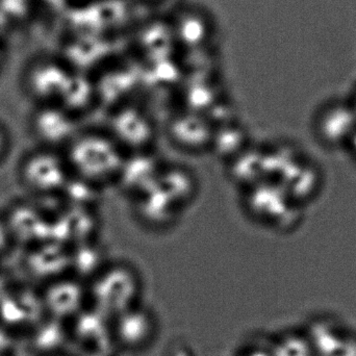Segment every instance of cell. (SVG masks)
Instances as JSON below:
<instances>
[{
  "instance_id": "6da1fadb",
  "label": "cell",
  "mask_w": 356,
  "mask_h": 356,
  "mask_svg": "<svg viewBox=\"0 0 356 356\" xmlns=\"http://www.w3.org/2000/svg\"><path fill=\"white\" fill-rule=\"evenodd\" d=\"M156 332L158 323L144 309L131 307L111 321L112 342L127 353H137L149 346Z\"/></svg>"
},
{
  "instance_id": "7a4b0ae2",
  "label": "cell",
  "mask_w": 356,
  "mask_h": 356,
  "mask_svg": "<svg viewBox=\"0 0 356 356\" xmlns=\"http://www.w3.org/2000/svg\"><path fill=\"white\" fill-rule=\"evenodd\" d=\"M19 177L25 188L42 194L54 190L60 181V166L46 148L31 152L21 162Z\"/></svg>"
},
{
  "instance_id": "3957f363",
  "label": "cell",
  "mask_w": 356,
  "mask_h": 356,
  "mask_svg": "<svg viewBox=\"0 0 356 356\" xmlns=\"http://www.w3.org/2000/svg\"><path fill=\"white\" fill-rule=\"evenodd\" d=\"M41 298L44 311L50 319L65 322L81 313V292L71 284H54L45 291Z\"/></svg>"
},
{
  "instance_id": "277c9868",
  "label": "cell",
  "mask_w": 356,
  "mask_h": 356,
  "mask_svg": "<svg viewBox=\"0 0 356 356\" xmlns=\"http://www.w3.org/2000/svg\"><path fill=\"white\" fill-rule=\"evenodd\" d=\"M63 322L50 319L49 321H41L33 332L31 343L35 350L42 355H56L58 347H60L66 340V332L62 326Z\"/></svg>"
},
{
  "instance_id": "5b68a950",
  "label": "cell",
  "mask_w": 356,
  "mask_h": 356,
  "mask_svg": "<svg viewBox=\"0 0 356 356\" xmlns=\"http://www.w3.org/2000/svg\"><path fill=\"white\" fill-rule=\"evenodd\" d=\"M272 356H314L315 349L309 337L300 334H284L271 349Z\"/></svg>"
},
{
  "instance_id": "8992f818",
  "label": "cell",
  "mask_w": 356,
  "mask_h": 356,
  "mask_svg": "<svg viewBox=\"0 0 356 356\" xmlns=\"http://www.w3.org/2000/svg\"><path fill=\"white\" fill-rule=\"evenodd\" d=\"M12 240L10 230H8V225H6V220L0 218V252L6 250L8 246V241Z\"/></svg>"
},
{
  "instance_id": "52a82bcc",
  "label": "cell",
  "mask_w": 356,
  "mask_h": 356,
  "mask_svg": "<svg viewBox=\"0 0 356 356\" xmlns=\"http://www.w3.org/2000/svg\"><path fill=\"white\" fill-rule=\"evenodd\" d=\"M8 138L6 129L0 125V160L6 152L8 147Z\"/></svg>"
},
{
  "instance_id": "ba28073f",
  "label": "cell",
  "mask_w": 356,
  "mask_h": 356,
  "mask_svg": "<svg viewBox=\"0 0 356 356\" xmlns=\"http://www.w3.org/2000/svg\"><path fill=\"white\" fill-rule=\"evenodd\" d=\"M245 356H272L271 350H253Z\"/></svg>"
},
{
  "instance_id": "9c48e42d",
  "label": "cell",
  "mask_w": 356,
  "mask_h": 356,
  "mask_svg": "<svg viewBox=\"0 0 356 356\" xmlns=\"http://www.w3.org/2000/svg\"><path fill=\"white\" fill-rule=\"evenodd\" d=\"M45 356H63V355H58V353H56V355H45Z\"/></svg>"
},
{
  "instance_id": "30bf717a",
  "label": "cell",
  "mask_w": 356,
  "mask_h": 356,
  "mask_svg": "<svg viewBox=\"0 0 356 356\" xmlns=\"http://www.w3.org/2000/svg\"><path fill=\"white\" fill-rule=\"evenodd\" d=\"M0 356H6V355H0Z\"/></svg>"
}]
</instances>
